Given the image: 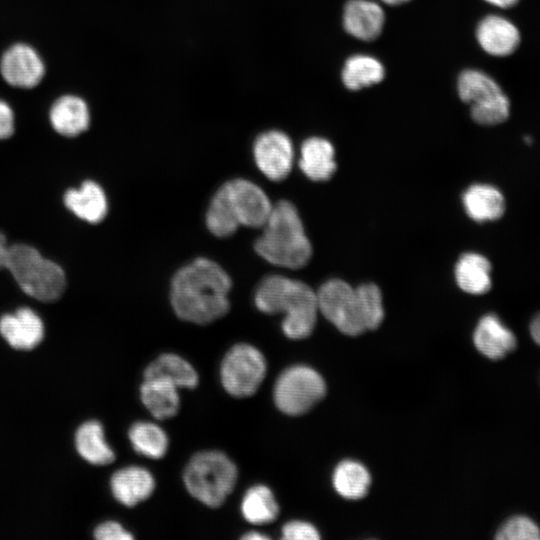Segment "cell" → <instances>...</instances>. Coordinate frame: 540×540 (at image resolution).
I'll return each mask as SVG.
<instances>
[{
    "instance_id": "1",
    "label": "cell",
    "mask_w": 540,
    "mask_h": 540,
    "mask_svg": "<svg viewBox=\"0 0 540 540\" xmlns=\"http://www.w3.org/2000/svg\"><path fill=\"white\" fill-rule=\"evenodd\" d=\"M232 281L217 262L198 257L176 271L170 284V303L182 320L209 324L227 314Z\"/></svg>"
},
{
    "instance_id": "2",
    "label": "cell",
    "mask_w": 540,
    "mask_h": 540,
    "mask_svg": "<svg viewBox=\"0 0 540 540\" xmlns=\"http://www.w3.org/2000/svg\"><path fill=\"white\" fill-rule=\"evenodd\" d=\"M316 293L319 312L346 335L376 329L384 318L382 295L376 284L354 288L343 280L330 279Z\"/></svg>"
},
{
    "instance_id": "3",
    "label": "cell",
    "mask_w": 540,
    "mask_h": 540,
    "mask_svg": "<svg viewBox=\"0 0 540 540\" xmlns=\"http://www.w3.org/2000/svg\"><path fill=\"white\" fill-rule=\"evenodd\" d=\"M254 303L263 313H284L282 330L291 339L308 337L319 312L317 293L305 282L282 275L264 277L256 287Z\"/></svg>"
},
{
    "instance_id": "4",
    "label": "cell",
    "mask_w": 540,
    "mask_h": 540,
    "mask_svg": "<svg viewBox=\"0 0 540 540\" xmlns=\"http://www.w3.org/2000/svg\"><path fill=\"white\" fill-rule=\"evenodd\" d=\"M254 243L255 252L270 264L299 269L311 259L312 245L296 207L287 200L273 204Z\"/></svg>"
},
{
    "instance_id": "5",
    "label": "cell",
    "mask_w": 540,
    "mask_h": 540,
    "mask_svg": "<svg viewBox=\"0 0 540 540\" xmlns=\"http://www.w3.org/2000/svg\"><path fill=\"white\" fill-rule=\"evenodd\" d=\"M5 268L24 293L39 301H56L65 290L66 276L62 267L30 245L9 246Z\"/></svg>"
},
{
    "instance_id": "6",
    "label": "cell",
    "mask_w": 540,
    "mask_h": 540,
    "mask_svg": "<svg viewBox=\"0 0 540 540\" xmlns=\"http://www.w3.org/2000/svg\"><path fill=\"white\" fill-rule=\"evenodd\" d=\"M237 467L220 451H203L195 454L184 471L188 492L209 507L224 503L237 481Z\"/></svg>"
},
{
    "instance_id": "7",
    "label": "cell",
    "mask_w": 540,
    "mask_h": 540,
    "mask_svg": "<svg viewBox=\"0 0 540 540\" xmlns=\"http://www.w3.org/2000/svg\"><path fill=\"white\" fill-rule=\"evenodd\" d=\"M326 393L323 378L302 365L284 370L274 386V401L280 411L297 416L309 411Z\"/></svg>"
},
{
    "instance_id": "8",
    "label": "cell",
    "mask_w": 540,
    "mask_h": 540,
    "mask_svg": "<svg viewBox=\"0 0 540 540\" xmlns=\"http://www.w3.org/2000/svg\"><path fill=\"white\" fill-rule=\"evenodd\" d=\"M266 374L263 354L247 343L234 345L224 356L220 366V380L232 396L242 398L253 395Z\"/></svg>"
},
{
    "instance_id": "9",
    "label": "cell",
    "mask_w": 540,
    "mask_h": 540,
    "mask_svg": "<svg viewBox=\"0 0 540 540\" xmlns=\"http://www.w3.org/2000/svg\"><path fill=\"white\" fill-rule=\"evenodd\" d=\"M221 187L239 226L261 228L264 225L273 203L260 186L250 180L236 178Z\"/></svg>"
},
{
    "instance_id": "10",
    "label": "cell",
    "mask_w": 540,
    "mask_h": 540,
    "mask_svg": "<svg viewBox=\"0 0 540 540\" xmlns=\"http://www.w3.org/2000/svg\"><path fill=\"white\" fill-rule=\"evenodd\" d=\"M45 63L38 51L27 43L9 46L0 58V74L10 86L31 89L45 76Z\"/></svg>"
},
{
    "instance_id": "11",
    "label": "cell",
    "mask_w": 540,
    "mask_h": 540,
    "mask_svg": "<svg viewBox=\"0 0 540 540\" xmlns=\"http://www.w3.org/2000/svg\"><path fill=\"white\" fill-rule=\"evenodd\" d=\"M253 158L259 171L269 180L282 181L293 166L292 142L282 131H266L254 141Z\"/></svg>"
},
{
    "instance_id": "12",
    "label": "cell",
    "mask_w": 540,
    "mask_h": 540,
    "mask_svg": "<svg viewBox=\"0 0 540 540\" xmlns=\"http://www.w3.org/2000/svg\"><path fill=\"white\" fill-rule=\"evenodd\" d=\"M0 334L17 350H31L44 337V325L40 316L29 307H21L0 318Z\"/></svg>"
},
{
    "instance_id": "13",
    "label": "cell",
    "mask_w": 540,
    "mask_h": 540,
    "mask_svg": "<svg viewBox=\"0 0 540 540\" xmlns=\"http://www.w3.org/2000/svg\"><path fill=\"white\" fill-rule=\"evenodd\" d=\"M476 38L481 48L493 56L512 54L520 44V32L508 19L498 15H488L478 24Z\"/></svg>"
},
{
    "instance_id": "14",
    "label": "cell",
    "mask_w": 540,
    "mask_h": 540,
    "mask_svg": "<svg viewBox=\"0 0 540 540\" xmlns=\"http://www.w3.org/2000/svg\"><path fill=\"white\" fill-rule=\"evenodd\" d=\"M473 341L477 350L492 360L504 358L517 345L513 331L495 314H486L479 320Z\"/></svg>"
},
{
    "instance_id": "15",
    "label": "cell",
    "mask_w": 540,
    "mask_h": 540,
    "mask_svg": "<svg viewBox=\"0 0 540 540\" xmlns=\"http://www.w3.org/2000/svg\"><path fill=\"white\" fill-rule=\"evenodd\" d=\"M385 23L383 9L370 0H349L343 12V26L351 36L371 41L382 32Z\"/></svg>"
},
{
    "instance_id": "16",
    "label": "cell",
    "mask_w": 540,
    "mask_h": 540,
    "mask_svg": "<svg viewBox=\"0 0 540 540\" xmlns=\"http://www.w3.org/2000/svg\"><path fill=\"white\" fill-rule=\"evenodd\" d=\"M52 128L65 137H75L85 132L90 125V110L83 98L65 94L52 103L49 110Z\"/></svg>"
},
{
    "instance_id": "17",
    "label": "cell",
    "mask_w": 540,
    "mask_h": 540,
    "mask_svg": "<svg viewBox=\"0 0 540 540\" xmlns=\"http://www.w3.org/2000/svg\"><path fill=\"white\" fill-rule=\"evenodd\" d=\"M110 486L118 502L132 507L151 496L155 488V480L147 469L128 466L112 475Z\"/></svg>"
},
{
    "instance_id": "18",
    "label": "cell",
    "mask_w": 540,
    "mask_h": 540,
    "mask_svg": "<svg viewBox=\"0 0 540 540\" xmlns=\"http://www.w3.org/2000/svg\"><path fill=\"white\" fill-rule=\"evenodd\" d=\"M63 201L76 217L91 224L104 220L108 212L106 194L103 188L92 180L84 181L78 189H68Z\"/></svg>"
},
{
    "instance_id": "19",
    "label": "cell",
    "mask_w": 540,
    "mask_h": 540,
    "mask_svg": "<svg viewBox=\"0 0 540 540\" xmlns=\"http://www.w3.org/2000/svg\"><path fill=\"white\" fill-rule=\"evenodd\" d=\"M462 202L467 215L476 222L495 221L505 212L502 192L490 184H473L466 189Z\"/></svg>"
},
{
    "instance_id": "20",
    "label": "cell",
    "mask_w": 540,
    "mask_h": 540,
    "mask_svg": "<svg viewBox=\"0 0 540 540\" xmlns=\"http://www.w3.org/2000/svg\"><path fill=\"white\" fill-rule=\"evenodd\" d=\"M333 145L324 138L310 137L300 148L299 167L313 181H326L336 170Z\"/></svg>"
},
{
    "instance_id": "21",
    "label": "cell",
    "mask_w": 540,
    "mask_h": 540,
    "mask_svg": "<svg viewBox=\"0 0 540 540\" xmlns=\"http://www.w3.org/2000/svg\"><path fill=\"white\" fill-rule=\"evenodd\" d=\"M455 279L460 289L473 295H481L491 288V264L475 252L462 254L455 266Z\"/></svg>"
},
{
    "instance_id": "22",
    "label": "cell",
    "mask_w": 540,
    "mask_h": 540,
    "mask_svg": "<svg viewBox=\"0 0 540 540\" xmlns=\"http://www.w3.org/2000/svg\"><path fill=\"white\" fill-rule=\"evenodd\" d=\"M161 379L177 388L192 389L198 384V374L194 367L177 354L165 353L152 361L144 371V379Z\"/></svg>"
},
{
    "instance_id": "23",
    "label": "cell",
    "mask_w": 540,
    "mask_h": 540,
    "mask_svg": "<svg viewBox=\"0 0 540 540\" xmlns=\"http://www.w3.org/2000/svg\"><path fill=\"white\" fill-rule=\"evenodd\" d=\"M178 389L172 383L161 379H144L140 386V397L149 412L155 418L163 420L173 417L179 410Z\"/></svg>"
},
{
    "instance_id": "24",
    "label": "cell",
    "mask_w": 540,
    "mask_h": 540,
    "mask_svg": "<svg viewBox=\"0 0 540 540\" xmlns=\"http://www.w3.org/2000/svg\"><path fill=\"white\" fill-rule=\"evenodd\" d=\"M75 446L79 455L94 465H107L115 454L105 440L102 425L95 420L83 423L75 434Z\"/></svg>"
},
{
    "instance_id": "25",
    "label": "cell",
    "mask_w": 540,
    "mask_h": 540,
    "mask_svg": "<svg viewBox=\"0 0 540 540\" xmlns=\"http://www.w3.org/2000/svg\"><path fill=\"white\" fill-rule=\"evenodd\" d=\"M385 68L376 58L356 54L349 57L342 69L341 78L343 84L349 90H359L369 87L383 80Z\"/></svg>"
},
{
    "instance_id": "26",
    "label": "cell",
    "mask_w": 540,
    "mask_h": 540,
    "mask_svg": "<svg viewBox=\"0 0 540 540\" xmlns=\"http://www.w3.org/2000/svg\"><path fill=\"white\" fill-rule=\"evenodd\" d=\"M333 485L342 497L351 500L360 499L368 492L370 475L362 464L345 460L335 468Z\"/></svg>"
},
{
    "instance_id": "27",
    "label": "cell",
    "mask_w": 540,
    "mask_h": 540,
    "mask_svg": "<svg viewBox=\"0 0 540 540\" xmlns=\"http://www.w3.org/2000/svg\"><path fill=\"white\" fill-rule=\"evenodd\" d=\"M241 512L250 523L267 524L277 518L279 506L267 486L255 485L246 491L241 503Z\"/></svg>"
},
{
    "instance_id": "28",
    "label": "cell",
    "mask_w": 540,
    "mask_h": 540,
    "mask_svg": "<svg viewBox=\"0 0 540 540\" xmlns=\"http://www.w3.org/2000/svg\"><path fill=\"white\" fill-rule=\"evenodd\" d=\"M128 435L134 450L146 457L159 459L167 452V434L155 423L136 422L130 427Z\"/></svg>"
},
{
    "instance_id": "29",
    "label": "cell",
    "mask_w": 540,
    "mask_h": 540,
    "mask_svg": "<svg viewBox=\"0 0 540 540\" xmlns=\"http://www.w3.org/2000/svg\"><path fill=\"white\" fill-rule=\"evenodd\" d=\"M457 90L460 99L470 105L502 92L493 78L475 69L464 70L459 75Z\"/></svg>"
},
{
    "instance_id": "30",
    "label": "cell",
    "mask_w": 540,
    "mask_h": 540,
    "mask_svg": "<svg viewBox=\"0 0 540 540\" xmlns=\"http://www.w3.org/2000/svg\"><path fill=\"white\" fill-rule=\"evenodd\" d=\"M205 223L209 232L220 238L231 236L240 227L229 208L221 186L210 200Z\"/></svg>"
},
{
    "instance_id": "31",
    "label": "cell",
    "mask_w": 540,
    "mask_h": 540,
    "mask_svg": "<svg viewBox=\"0 0 540 540\" xmlns=\"http://www.w3.org/2000/svg\"><path fill=\"white\" fill-rule=\"evenodd\" d=\"M509 114L510 102L503 92L471 104V117L480 125L491 126L503 123Z\"/></svg>"
},
{
    "instance_id": "32",
    "label": "cell",
    "mask_w": 540,
    "mask_h": 540,
    "mask_svg": "<svg viewBox=\"0 0 540 540\" xmlns=\"http://www.w3.org/2000/svg\"><path fill=\"white\" fill-rule=\"evenodd\" d=\"M496 538L499 540H539L540 529L529 517L518 515L509 518L500 527Z\"/></svg>"
},
{
    "instance_id": "33",
    "label": "cell",
    "mask_w": 540,
    "mask_h": 540,
    "mask_svg": "<svg viewBox=\"0 0 540 540\" xmlns=\"http://www.w3.org/2000/svg\"><path fill=\"white\" fill-rule=\"evenodd\" d=\"M319 537L316 528L304 521H291L282 528V538L286 540H317Z\"/></svg>"
},
{
    "instance_id": "34",
    "label": "cell",
    "mask_w": 540,
    "mask_h": 540,
    "mask_svg": "<svg viewBox=\"0 0 540 540\" xmlns=\"http://www.w3.org/2000/svg\"><path fill=\"white\" fill-rule=\"evenodd\" d=\"M94 536L98 540H131L133 536L121 524L107 521L96 527Z\"/></svg>"
},
{
    "instance_id": "35",
    "label": "cell",
    "mask_w": 540,
    "mask_h": 540,
    "mask_svg": "<svg viewBox=\"0 0 540 540\" xmlns=\"http://www.w3.org/2000/svg\"><path fill=\"white\" fill-rule=\"evenodd\" d=\"M15 131V114L10 104L0 99V140L10 138Z\"/></svg>"
},
{
    "instance_id": "36",
    "label": "cell",
    "mask_w": 540,
    "mask_h": 540,
    "mask_svg": "<svg viewBox=\"0 0 540 540\" xmlns=\"http://www.w3.org/2000/svg\"><path fill=\"white\" fill-rule=\"evenodd\" d=\"M529 330L532 339L540 346V313L530 322Z\"/></svg>"
},
{
    "instance_id": "37",
    "label": "cell",
    "mask_w": 540,
    "mask_h": 540,
    "mask_svg": "<svg viewBox=\"0 0 540 540\" xmlns=\"http://www.w3.org/2000/svg\"><path fill=\"white\" fill-rule=\"evenodd\" d=\"M8 249L5 235L0 232V268L5 267Z\"/></svg>"
},
{
    "instance_id": "38",
    "label": "cell",
    "mask_w": 540,
    "mask_h": 540,
    "mask_svg": "<svg viewBox=\"0 0 540 540\" xmlns=\"http://www.w3.org/2000/svg\"><path fill=\"white\" fill-rule=\"evenodd\" d=\"M500 8H509L518 3L519 0H484Z\"/></svg>"
},
{
    "instance_id": "39",
    "label": "cell",
    "mask_w": 540,
    "mask_h": 540,
    "mask_svg": "<svg viewBox=\"0 0 540 540\" xmlns=\"http://www.w3.org/2000/svg\"><path fill=\"white\" fill-rule=\"evenodd\" d=\"M244 539L247 540H261V539H268L267 536L260 534L259 532H250L243 536Z\"/></svg>"
},
{
    "instance_id": "40",
    "label": "cell",
    "mask_w": 540,
    "mask_h": 540,
    "mask_svg": "<svg viewBox=\"0 0 540 540\" xmlns=\"http://www.w3.org/2000/svg\"><path fill=\"white\" fill-rule=\"evenodd\" d=\"M382 1L388 5H400L410 0H382Z\"/></svg>"
}]
</instances>
